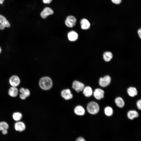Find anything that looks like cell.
Returning <instances> with one entry per match:
<instances>
[{
    "mask_svg": "<svg viewBox=\"0 0 141 141\" xmlns=\"http://www.w3.org/2000/svg\"><path fill=\"white\" fill-rule=\"evenodd\" d=\"M85 112L84 108L80 105L77 106L74 109L75 113L79 115H84L85 113Z\"/></svg>",
    "mask_w": 141,
    "mask_h": 141,
    "instance_id": "obj_16",
    "label": "cell"
},
{
    "mask_svg": "<svg viewBox=\"0 0 141 141\" xmlns=\"http://www.w3.org/2000/svg\"><path fill=\"white\" fill-rule=\"evenodd\" d=\"M105 114L108 116H110L113 114V111L112 108L110 107H106L104 110Z\"/></svg>",
    "mask_w": 141,
    "mask_h": 141,
    "instance_id": "obj_23",
    "label": "cell"
},
{
    "mask_svg": "<svg viewBox=\"0 0 141 141\" xmlns=\"http://www.w3.org/2000/svg\"><path fill=\"white\" fill-rule=\"evenodd\" d=\"M127 116L128 118L131 120H133L134 118L137 117L139 114L136 110H131L128 112Z\"/></svg>",
    "mask_w": 141,
    "mask_h": 141,
    "instance_id": "obj_20",
    "label": "cell"
},
{
    "mask_svg": "<svg viewBox=\"0 0 141 141\" xmlns=\"http://www.w3.org/2000/svg\"><path fill=\"white\" fill-rule=\"evenodd\" d=\"M138 34L139 38H141V29L140 28L138 31Z\"/></svg>",
    "mask_w": 141,
    "mask_h": 141,
    "instance_id": "obj_31",
    "label": "cell"
},
{
    "mask_svg": "<svg viewBox=\"0 0 141 141\" xmlns=\"http://www.w3.org/2000/svg\"><path fill=\"white\" fill-rule=\"evenodd\" d=\"M104 91L102 89L97 88L93 92V96L97 99L100 100L104 97Z\"/></svg>",
    "mask_w": 141,
    "mask_h": 141,
    "instance_id": "obj_13",
    "label": "cell"
},
{
    "mask_svg": "<svg viewBox=\"0 0 141 141\" xmlns=\"http://www.w3.org/2000/svg\"><path fill=\"white\" fill-rule=\"evenodd\" d=\"M2 51V49L1 47L0 46V54L1 53Z\"/></svg>",
    "mask_w": 141,
    "mask_h": 141,
    "instance_id": "obj_34",
    "label": "cell"
},
{
    "mask_svg": "<svg viewBox=\"0 0 141 141\" xmlns=\"http://www.w3.org/2000/svg\"><path fill=\"white\" fill-rule=\"evenodd\" d=\"M75 141H86V140L83 137L80 136L77 138Z\"/></svg>",
    "mask_w": 141,
    "mask_h": 141,
    "instance_id": "obj_27",
    "label": "cell"
},
{
    "mask_svg": "<svg viewBox=\"0 0 141 141\" xmlns=\"http://www.w3.org/2000/svg\"><path fill=\"white\" fill-rule=\"evenodd\" d=\"M113 3L116 4H119L121 2V0H111Z\"/></svg>",
    "mask_w": 141,
    "mask_h": 141,
    "instance_id": "obj_28",
    "label": "cell"
},
{
    "mask_svg": "<svg viewBox=\"0 0 141 141\" xmlns=\"http://www.w3.org/2000/svg\"><path fill=\"white\" fill-rule=\"evenodd\" d=\"M83 94L87 97H90L92 96L93 92L92 88L89 86H87L84 87L83 89Z\"/></svg>",
    "mask_w": 141,
    "mask_h": 141,
    "instance_id": "obj_18",
    "label": "cell"
},
{
    "mask_svg": "<svg viewBox=\"0 0 141 141\" xmlns=\"http://www.w3.org/2000/svg\"><path fill=\"white\" fill-rule=\"evenodd\" d=\"M111 80L110 77L108 75L101 78L99 80V84L101 87H105L108 86L110 84Z\"/></svg>",
    "mask_w": 141,
    "mask_h": 141,
    "instance_id": "obj_6",
    "label": "cell"
},
{
    "mask_svg": "<svg viewBox=\"0 0 141 141\" xmlns=\"http://www.w3.org/2000/svg\"><path fill=\"white\" fill-rule=\"evenodd\" d=\"M68 40L70 42L76 41L78 38L79 35L77 33L74 31H71L68 32L67 34Z\"/></svg>",
    "mask_w": 141,
    "mask_h": 141,
    "instance_id": "obj_9",
    "label": "cell"
},
{
    "mask_svg": "<svg viewBox=\"0 0 141 141\" xmlns=\"http://www.w3.org/2000/svg\"><path fill=\"white\" fill-rule=\"evenodd\" d=\"M113 55L112 53L110 51L105 52L103 55V59L106 62L110 61L112 58Z\"/></svg>",
    "mask_w": 141,
    "mask_h": 141,
    "instance_id": "obj_19",
    "label": "cell"
},
{
    "mask_svg": "<svg viewBox=\"0 0 141 141\" xmlns=\"http://www.w3.org/2000/svg\"><path fill=\"white\" fill-rule=\"evenodd\" d=\"M43 2L45 4H49L50 3L52 0H42Z\"/></svg>",
    "mask_w": 141,
    "mask_h": 141,
    "instance_id": "obj_29",
    "label": "cell"
},
{
    "mask_svg": "<svg viewBox=\"0 0 141 141\" xmlns=\"http://www.w3.org/2000/svg\"><path fill=\"white\" fill-rule=\"evenodd\" d=\"M73 88L77 92L83 90L84 87L83 84L77 80L74 81L72 84Z\"/></svg>",
    "mask_w": 141,
    "mask_h": 141,
    "instance_id": "obj_8",
    "label": "cell"
},
{
    "mask_svg": "<svg viewBox=\"0 0 141 141\" xmlns=\"http://www.w3.org/2000/svg\"><path fill=\"white\" fill-rule=\"evenodd\" d=\"M87 109L88 112L92 114H95L97 113L99 110V107L96 102L92 101L88 104Z\"/></svg>",
    "mask_w": 141,
    "mask_h": 141,
    "instance_id": "obj_2",
    "label": "cell"
},
{
    "mask_svg": "<svg viewBox=\"0 0 141 141\" xmlns=\"http://www.w3.org/2000/svg\"><path fill=\"white\" fill-rule=\"evenodd\" d=\"M14 127L16 131L21 132L25 130L26 126L24 122L20 121L15 122L14 124Z\"/></svg>",
    "mask_w": 141,
    "mask_h": 141,
    "instance_id": "obj_4",
    "label": "cell"
},
{
    "mask_svg": "<svg viewBox=\"0 0 141 141\" xmlns=\"http://www.w3.org/2000/svg\"><path fill=\"white\" fill-rule=\"evenodd\" d=\"M62 97L65 100H69L72 98L73 95L69 89H66L63 90L61 92Z\"/></svg>",
    "mask_w": 141,
    "mask_h": 141,
    "instance_id": "obj_11",
    "label": "cell"
},
{
    "mask_svg": "<svg viewBox=\"0 0 141 141\" xmlns=\"http://www.w3.org/2000/svg\"><path fill=\"white\" fill-rule=\"evenodd\" d=\"M127 92L128 95L131 97H133L137 94V91L134 87H130L127 89Z\"/></svg>",
    "mask_w": 141,
    "mask_h": 141,
    "instance_id": "obj_21",
    "label": "cell"
},
{
    "mask_svg": "<svg viewBox=\"0 0 141 141\" xmlns=\"http://www.w3.org/2000/svg\"><path fill=\"white\" fill-rule=\"evenodd\" d=\"M141 100L140 99L138 100L137 103V106L138 109L140 110H141Z\"/></svg>",
    "mask_w": 141,
    "mask_h": 141,
    "instance_id": "obj_26",
    "label": "cell"
},
{
    "mask_svg": "<svg viewBox=\"0 0 141 141\" xmlns=\"http://www.w3.org/2000/svg\"><path fill=\"white\" fill-rule=\"evenodd\" d=\"M53 13L54 11L51 9L49 7H46L41 12L40 16L42 18L45 19L48 16L53 14Z\"/></svg>",
    "mask_w": 141,
    "mask_h": 141,
    "instance_id": "obj_10",
    "label": "cell"
},
{
    "mask_svg": "<svg viewBox=\"0 0 141 141\" xmlns=\"http://www.w3.org/2000/svg\"><path fill=\"white\" fill-rule=\"evenodd\" d=\"M0 24L3 26L5 28H9L10 26L9 22L3 15L0 14Z\"/></svg>",
    "mask_w": 141,
    "mask_h": 141,
    "instance_id": "obj_15",
    "label": "cell"
},
{
    "mask_svg": "<svg viewBox=\"0 0 141 141\" xmlns=\"http://www.w3.org/2000/svg\"><path fill=\"white\" fill-rule=\"evenodd\" d=\"M19 97L21 99L23 100H25L27 98L23 93H20Z\"/></svg>",
    "mask_w": 141,
    "mask_h": 141,
    "instance_id": "obj_25",
    "label": "cell"
},
{
    "mask_svg": "<svg viewBox=\"0 0 141 141\" xmlns=\"http://www.w3.org/2000/svg\"><path fill=\"white\" fill-rule=\"evenodd\" d=\"M19 90L16 87L11 86L9 88L8 91L9 95L12 97H16L19 93Z\"/></svg>",
    "mask_w": 141,
    "mask_h": 141,
    "instance_id": "obj_12",
    "label": "cell"
},
{
    "mask_svg": "<svg viewBox=\"0 0 141 141\" xmlns=\"http://www.w3.org/2000/svg\"><path fill=\"white\" fill-rule=\"evenodd\" d=\"M9 82L11 86L17 87L20 84L21 80L18 76L13 75L10 78Z\"/></svg>",
    "mask_w": 141,
    "mask_h": 141,
    "instance_id": "obj_3",
    "label": "cell"
},
{
    "mask_svg": "<svg viewBox=\"0 0 141 141\" xmlns=\"http://www.w3.org/2000/svg\"><path fill=\"white\" fill-rule=\"evenodd\" d=\"M25 89V88L23 87H21L19 90V92L20 93H22L24 92Z\"/></svg>",
    "mask_w": 141,
    "mask_h": 141,
    "instance_id": "obj_30",
    "label": "cell"
},
{
    "mask_svg": "<svg viewBox=\"0 0 141 141\" xmlns=\"http://www.w3.org/2000/svg\"><path fill=\"white\" fill-rule=\"evenodd\" d=\"M81 27L82 30H87L89 29L90 26L89 21L86 19H83L80 21Z\"/></svg>",
    "mask_w": 141,
    "mask_h": 141,
    "instance_id": "obj_14",
    "label": "cell"
},
{
    "mask_svg": "<svg viewBox=\"0 0 141 141\" xmlns=\"http://www.w3.org/2000/svg\"><path fill=\"white\" fill-rule=\"evenodd\" d=\"M5 28L2 25L0 24V29L1 30H4Z\"/></svg>",
    "mask_w": 141,
    "mask_h": 141,
    "instance_id": "obj_32",
    "label": "cell"
},
{
    "mask_svg": "<svg viewBox=\"0 0 141 141\" xmlns=\"http://www.w3.org/2000/svg\"><path fill=\"white\" fill-rule=\"evenodd\" d=\"M115 102L117 106L120 108H122L124 106V102L120 97L116 98L115 100Z\"/></svg>",
    "mask_w": 141,
    "mask_h": 141,
    "instance_id": "obj_22",
    "label": "cell"
},
{
    "mask_svg": "<svg viewBox=\"0 0 141 141\" xmlns=\"http://www.w3.org/2000/svg\"><path fill=\"white\" fill-rule=\"evenodd\" d=\"M9 127V124L5 121H0V131L4 135H5L8 133V130Z\"/></svg>",
    "mask_w": 141,
    "mask_h": 141,
    "instance_id": "obj_7",
    "label": "cell"
},
{
    "mask_svg": "<svg viewBox=\"0 0 141 141\" xmlns=\"http://www.w3.org/2000/svg\"><path fill=\"white\" fill-rule=\"evenodd\" d=\"M5 0H0V4H2L4 1Z\"/></svg>",
    "mask_w": 141,
    "mask_h": 141,
    "instance_id": "obj_33",
    "label": "cell"
},
{
    "mask_svg": "<svg viewBox=\"0 0 141 141\" xmlns=\"http://www.w3.org/2000/svg\"><path fill=\"white\" fill-rule=\"evenodd\" d=\"M39 84L40 88L44 90H49L51 88L52 85L51 79L47 76L41 78L39 80Z\"/></svg>",
    "mask_w": 141,
    "mask_h": 141,
    "instance_id": "obj_1",
    "label": "cell"
},
{
    "mask_svg": "<svg viewBox=\"0 0 141 141\" xmlns=\"http://www.w3.org/2000/svg\"><path fill=\"white\" fill-rule=\"evenodd\" d=\"M77 19L74 16L69 15L66 17L65 24L68 27L72 28L75 25Z\"/></svg>",
    "mask_w": 141,
    "mask_h": 141,
    "instance_id": "obj_5",
    "label": "cell"
},
{
    "mask_svg": "<svg viewBox=\"0 0 141 141\" xmlns=\"http://www.w3.org/2000/svg\"><path fill=\"white\" fill-rule=\"evenodd\" d=\"M23 93L27 98L30 95V92L29 89L27 88H25V90Z\"/></svg>",
    "mask_w": 141,
    "mask_h": 141,
    "instance_id": "obj_24",
    "label": "cell"
},
{
    "mask_svg": "<svg viewBox=\"0 0 141 141\" xmlns=\"http://www.w3.org/2000/svg\"><path fill=\"white\" fill-rule=\"evenodd\" d=\"M22 117V114L18 111L14 112L12 115V118L15 122L21 121Z\"/></svg>",
    "mask_w": 141,
    "mask_h": 141,
    "instance_id": "obj_17",
    "label": "cell"
}]
</instances>
